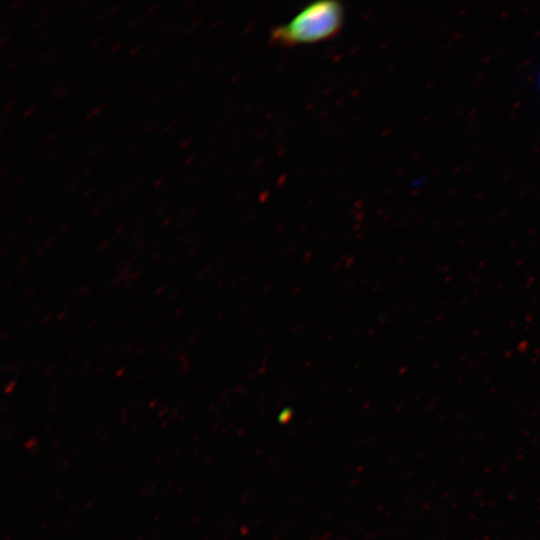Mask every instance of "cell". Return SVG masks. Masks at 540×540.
<instances>
[{"instance_id": "6da1fadb", "label": "cell", "mask_w": 540, "mask_h": 540, "mask_svg": "<svg viewBox=\"0 0 540 540\" xmlns=\"http://www.w3.org/2000/svg\"><path fill=\"white\" fill-rule=\"evenodd\" d=\"M343 22L344 8L339 1H317L304 7L287 23L274 27L269 40L283 47L314 44L335 37Z\"/></svg>"}, {"instance_id": "7a4b0ae2", "label": "cell", "mask_w": 540, "mask_h": 540, "mask_svg": "<svg viewBox=\"0 0 540 540\" xmlns=\"http://www.w3.org/2000/svg\"><path fill=\"white\" fill-rule=\"evenodd\" d=\"M69 93V89L65 85V81L61 82L53 92V98L58 99L65 97Z\"/></svg>"}, {"instance_id": "3957f363", "label": "cell", "mask_w": 540, "mask_h": 540, "mask_svg": "<svg viewBox=\"0 0 540 540\" xmlns=\"http://www.w3.org/2000/svg\"><path fill=\"white\" fill-rule=\"evenodd\" d=\"M51 35V31L49 29H46L42 32H39L36 36H35V40L36 41H44L46 40L47 38H49Z\"/></svg>"}, {"instance_id": "277c9868", "label": "cell", "mask_w": 540, "mask_h": 540, "mask_svg": "<svg viewBox=\"0 0 540 540\" xmlns=\"http://www.w3.org/2000/svg\"><path fill=\"white\" fill-rule=\"evenodd\" d=\"M15 104H16V98L14 97V98L6 105V107L2 110V115H3V116L8 115V114L12 111V109L14 108Z\"/></svg>"}, {"instance_id": "5b68a950", "label": "cell", "mask_w": 540, "mask_h": 540, "mask_svg": "<svg viewBox=\"0 0 540 540\" xmlns=\"http://www.w3.org/2000/svg\"><path fill=\"white\" fill-rule=\"evenodd\" d=\"M52 4H47L38 14L39 19H45L48 16L49 11L52 9Z\"/></svg>"}, {"instance_id": "8992f818", "label": "cell", "mask_w": 540, "mask_h": 540, "mask_svg": "<svg viewBox=\"0 0 540 540\" xmlns=\"http://www.w3.org/2000/svg\"><path fill=\"white\" fill-rule=\"evenodd\" d=\"M104 107V104H100L95 109H93L87 116L86 120H91L94 116H96Z\"/></svg>"}, {"instance_id": "52a82bcc", "label": "cell", "mask_w": 540, "mask_h": 540, "mask_svg": "<svg viewBox=\"0 0 540 540\" xmlns=\"http://www.w3.org/2000/svg\"><path fill=\"white\" fill-rule=\"evenodd\" d=\"M15 19H10L6 22H4L0 28V33H4L5 31H8V29L14 24Z\"/></svg>"}, {"instance_id": "ba28073f", "label": "cell", "mask_w": 540, "mask_h": 540, "mask_svg": "<svg viewBox=\"0 0 540 540\" xmlns=\"http://www.w3.org/2000/svg\"><path fill=\"white\" fill-rule=\"evenodd\" d=\"M163 47H164L163 44H159L156 48H154L151 51L150 56H158L162 52Z\"/></svg>"}, {"instance_id": "9c48e42d", "label": "cell", "mask_w": 540, "mask_h": 540, "mask_svg": "<svg viewBox=\"0 0 540 540\" xmlns=\"http://www.w3.org/2000/svg\"><path fill=\"white\" fill-rule=\"evenodd\" d=\"M174 27L173 25V21H169V22H166L164 24H162L160 27H159V32H164L166 30H168L170 27Z\"/></svg>"}, {"instance_id": "30bf717a", "label": "cell", "mask_w": 540, "mask_h": 540, "mask_svg": "<svg viewBox=\"0 0 540 540\" xmlns=\"http://www.w3.org/2000/svg\"><path fill=\"white\" fill-rule=\"evenodd\" d=\"M132 131V125L131 123H128L122 132V137L125 138L126 136H129Z\"/></svg>"}, {"instance_id": "8fae6325", "label": "cell", "mask_w": 540, "mask_h": 540, "mask_svg": "<svg viewBox=\"0 0 540 540\" xmlns=\"http://www.w3.org/2000/svg\"><path fill=\"white\" fill-rule=\"evenodd\" d=\"M59 57H60V53H59V52L54 53V54L51 55L50 58L48 59V63H49L50 65L56 63L57 60L59 59Z\"/></svg>"}, {"instance_id": "7c38bea8", "label": "cell", "mask_w": 540, "mask_h": 540, "mask_svg": "<svg viewBox=\"0 0 540 540\" xmlns=\"http://www.w3.org/2000/svg\"><path fill=\"white\" fill-rule=\"evenodd\" d=\"M78 183H79V178H75L73 181H71L68 186V191L69 192L74 191Z\"/></svg>"}, {"instance_id": "4fadbf2b", "label": "cell", "mask_w": 540, "mask_h": 540, "mask_svg": "<svg viewBox=\"0 0 540 540\" xmlns=\"http://www.w3.org/2000/svg\"><path fill=\"white\" fill-rule=\"evenodd\" d=\"M142 20H143V18H139V19H134V20L130 21L127 24V28L132 29V28L136 27Z\"/></svg>"}, {"instance_id": "5bb4252c", "label": "cell", "mask_w": 540, "mask_h": 540, "mask_svg": "<svg viewBox=\"0 0 540 540\" xmlns=\"http://www.w3.org/2000/svg\"><path fill=\"white\" fill-rule=\"evenodd\" d=\"M155 126H156V123L151 121V122L144 128L145 133H147V134H148V133H151V132L154 130Z\"/></svg>"}, {"instance_id": "9a60e30c", "label": "cell", "mask_w": 540, "mask_h": 540, "mask_svg": "<svg viewBox=\"0 0 540 540\" xmlns=\"http://www.w3.org/2000/svg\"><path fill=\"white\" fill-rule=\"evenodd\" d=\"M184 87H185V82H184V81H180V82L175 86V92L180 93L181 91L184 90Z\"/></svg>"}, {"instance_id": "2e32d148", "label": "cell", "mask_w": 540, "mask_h": 540, "mask_svg": "<svg viewBox=\"0 0 540 540\" xmlns=\"http://www.w3.org/2000/svg\"><path fill=\"white\" fill-rule=\"evenodd\" d=\"M52 52H53V48H50L49 50L45 51L40 57L41 60L49 59Z\"/></svg>"}, {"instance_id": "e0dca14e", "label": "cell", "mask_w": 540, "mask_h": 540, "mask_svg": "<svg viewBox=\"0 0 540 540\" xmlns=\"http://www.w3.org/2000/svg\"><path fill=\"white\" fill-rule=\"evenodd\" d=\"M57 136H58V132H54V133L50 134V135L46 138L47 143H52V142H54V141L56 140Z\"/></svg>"}, {"instance_id": "ac0fdd59", "label": "cell", "mask_w": 540, "mask_h": 540, "mask_svg": "<svg viewBox=\"0 0 540 540\" xmlns=\"http://www.w3.org/2000/svg\"><path fill=\"white\" fill-rule=\"evenodd\" d=\"M159 45L158 40H153L147 45V50L152 51L154 48H156Z\"/></svg>"}, {"instance_id": "d6986e66", "label": "cell", "mask_w": 540, "mask_h": 540, "mask_svg": "<svg viewBox=\"0 0 540 540\" xmlns=\"http://www.w3.org/2000/svg\"><path fill=\"white\" fill-rule=\"evenodd\" d=\"M27 3L28 2H26V1L18 0V1H15V2L12 3L11 8L15 9V8H18L21 5H24V4H27Z\"/></svg>"}, {"instance_id": "ffe728a7", "label": "cell", "mask_w": 540, "mask_h": 540, "mask_svg": "<svg viewBox=\"0 0 540 540\" xmlns=\"http://www.w3.org/2000/svg\"><path fill=\"white\" fill-rule=\"evenodd\" d=\"M35 105H32L30 106L29 108H27L24 112H23V117H28L29 115L32 114V112L34 111L35 109Z\"/></svg>"}, {"instance_id": "44dd1931", "label": "cell", "mask_w": 540, "mask_h": 540, "mask_svg": "<svg viewBox=\"0 0 540 540\" xmlns=\"http://www.w3.org/2000/svg\"><path fill=\"white\" fill-rule=\"evenodd\" d=\"M122 5H123L122 3H119V4H117V5L113 6V7H111V8L108 10L109 14H114V13H116V12L121 8Z\"/></svg>"}, {"instance_id": "7402d4cb", "label": "cell", "mask_w": 540, "mask_h": 540, "mask_svg": "<svg viewBox=\"0 0 540 540\" xmlns=\"http://www.w3.org/2000/svg\"><path fill=\"white\" fill-rule=\"evenodd\" d=\"M35 53H36V50L31 49V50L27 51V52L24 54L23 58H24V59H29V58L33 57V56L35 55Z\"/></svg>"}, {"instance_id": "603a6c76", "label": "cell", "mask_w": 540, "mask_h": 540, "mask_svg": "<svg viewBox=\"0 0 540 540\" xmlns=\"http://www.w3.org/2000/svg\"><path fill=\"white\" fill-rule=\"evenodd\" d=\"M146 82L145 81H140L135 87H134V91L135 92H139L140 90H142V88H144Z\"/></svg>"}, {"instance_id": "cb8c5ba5", "label": "cell", "mask_w": 540, "mask_h": 540, "mask_svg": "<svg viewBox=\"0 0 540 540\" xmlns=\"http://www.w3.org/2000/svg\"><path fill=\"white\" fill-rule=\"evenodd\" d=\"M101 39H102V37H98V38L92 40L90 42V44H89L90 48L96 47L99 44V42L101 41Z\"/></svg>"}, {"instance_id": "d4e9b609", "label": "cell", "mask_w": 540, "mask_h": 540, "mask_svg": "<svg viewBox=\"0 0 540 540\" xmlns=\"http://www.w3.org/2000/svg\"><path fill=\"white\" fill-rule=\"evenodd\" d=\"M41 154H42V149L37 148V149L34 151V153L32 154V157H33L34 159H37V158H39V157L41 156Z\"/></svg>"}, {"instance_id": "484cf974", "label": "cell", "mask_w": 540, "mask_h": 540, "mask_svg": "<svg viewBox=\"0 0 540 540\" xmlns=\"http://www.w3.org/2000/svg\"><path fill=\"white\" fill-rule=\"evenodd\" d=\"M157 6H158V3H155V4L151 5V6L146 10L145 15L151 14V13L155 10V8H156Z\"/></svg>"}, {"instance_id": "4316f807", "label": "cell", "mask_w": 540, "mask_h": 540, "mask_svg": "<svg viewBox=\"0 0 540 540\" xmlns=\"http://www.w3.org/2000/svg\"><path fill=\"white\" fill-rule=\"evenodd\" d=\"M9 38H10V34H7L4 37H2L0 40V46L4 47V44L8 41Z\"/></svg>"}, {"instance_id": "83f0119b", "label": "cell", "mask_w": 540, "mask_h": 540, "mask_svg": "<svg viewBox=\"0 0 540 540\" xmlns=\"http://www.w3.org/2000/svg\"><path fill=\"white\" fill-rule=\"evenodd\" d=\"M164 176L160 177L158 180H156L153 184L154 187H160L164 181Z\"/></svg>"}, {"instance_id": "f1b7e54d", "label": "cell", "mask_w": 540, "mask_h": 540, "mask_svg": "<svg viewBox=\"0 0 540 540\" xmlns=\"http://www.w3.org/2000/svg\"><path fill=\"white\" fill-rule=\"evenodd\" d=\"M139 48H140V45H137V46L133 47V48L130 50L129 54H128L129 57L135 55V54L138 52Z\"/></svg>"}, {"instance_id": "f546056e", "label": "cell", "mask_w": 540, "mask_h": 540, "mask_svg": "<svg viewBox=\"0 0 540 540\" xmlns=\"http://www.w3.org/2000/svg\"><path fill=\"white\" fill-rule=\"evenodd\" d=\"M122 44H123L122 42L116 43L114 46L111 47V51L112 52L118 51L120 49V47L122 46Z\"/></svg>"}, {"instance_id": "4dcf8cb0", "label": "cell", "mask_w": 540, "mask_h": 540, "mask_svg": "<svg viewBox=\"0 0 540 540\" xmlns=\"http://www.w3.org/2000/svg\"><path fill=\"white\" fill-rule=\"evenodd\" d=\"M103 149V145L98 146L97 148L93 149L92 155L96 156L98 155Z\"/></svg>"}, {"instance_id": "1f68e13d", "label": "cell", "mask_w": 540, "mask_h": 540, "mask_svg": "<svg viewBox=\"0 0 540 540\" xmlns=\"http://www.w3.org/2000/svg\"><path fill=\"white\" fill-rule=\"evenodd\" d=\"M10 165H7L3 168L2 172H1V178H3L4 176H6V174L9 172L10 170Z\"/></svg>"}, {"instance_id": "d6a6232c", "label": "cell", "mask_w": 540, "mask_h": 540, "mask_svg": "<svg viewBox=\"0 0 540 540\" xmlns=\"http://www.w3.org/2000/svg\"><path fill=\"white\" fill-rule=\"evenodd\" d=\"M86 127H87V124H86V123L80 125V126L77 128L76 133H77V134L82 133V132L86 129Z\"/></svg>"}, {"instance_id": "836d02e7", "label": "cell", "mask_w": 540, "mask_h": 540, "mask_svg": "<svg viewBox=\"0 0 540 540\" xmlns=\"http://www.w3.org/2000/svg\"><path fill=\"white\" fill-rule=\"evenodd\" d=\"M139 146H140L139 143L135 144V145L130 149V151H129L130 154H135V153L138 151Z\"/></svg>"}, {"instance_id": "e575fe53", "label": "cell", "mask_w": 540, "mask_h": 540, "mask_svg": "<svg viewBox=\"0 0 540 540\" xmlns=\"http://www.w3.org/2000/svg\"><path fill=\"white\" fill-rule=\"evenodd\" d=\"M93 167H94L93 164H91V165H89L88 167H86L85 170H84V172H83V174H84V175H89L90 172L92 171Z\"/></svg>"}, {"instance_id": "d590c367", "label": "cell", "mask_w": 540, "mask_h": 540, "mask_svg": "<svg viewBox=\"0 0 540 540\" xmlns=\"http://www.w3.org/2000/svg\"><path fill=\"white\" fill-rule=\"evenodd\" d=\"M22 179H23V175H22V174L18 175V176L13 180V184H14V185L19 184V183L21 182Z\"/></svg>"}, {"instance_id": "8d00e7d4", "label": "cell", "mask_w": 540, "mask_h": 540, "mask_svg": "<svg viewBox=\"0 0 540 540\" xmlns=\"http://www.w3.org/2000/svg\"><path fill=\"white\" fill-rule=\"evenodd\" d=\"M176 124V121H171L169 124H167L164 128L165 131H168L170 129H172V127Z\"/></svg>"}, {"instance_id": "74e56055", "label": "cell", "mask_w": 540, "mask_h": 540, "mask_svg": "<svg viewBox=\"0 0 540 540\" xmlns=\"http://www.w3.org/2000/svg\"><path fill=\"white\" fill-rule=\"evenodd\" d=\"M62 151V147L58 148L57 150H55L53 153H52V159H55L56 157H58V155L60 154V152Z\"/></svg>"}, {"instance_id": "f35d334b", "label": "cell", "mask_w": 540, "mask_h": 540, "mask_svg": "<svg viewBox=\"0 0 540 540\" xmlns=\"http://www.w3.org/2000/svg\"><path fill=\"white\" fill-rule=\"evenodd\" d=\"M19 61H20V59L14 60V61L10 64L9 69H10V70L14 69V68L18 65Z\"/></svg>"}, {"instance_id": "ab89813d", "label": "cell", "mask_w": 540, "mask_h": 540, "mask_svg": "<svg viewBox=\"0 0 540 540\" xmlns=\"http://www.w3.org/2000/svg\"><path fill=\"white\" fill-rule=\"evenodd\" d=\"M66 111H67V108L61 109L60 112H59V114L56 116V118H57V119L62 118L63 115H65Z\"/></svg>"}, {"instance_id": "60d3db41", "label": "cell", "mask_w": 540, "mask_h": 540, "mask_svg": "<svg viewBox=\"0 0 540 540\" xmlns=\"http://www.w3.org/2000/svg\"><path fill=\"white\" fill-rule=\"evenodd\" d=\"M162 100H163L162 95L157 94V95L154 96V101H155L156 103H161Z\"/></svg>"}, {"instance_id": "b9f144b4", "label": "cell", "mask_w": 540, "mask_h": 540, "mask_svg": "<svg viewBox=\"0 0 540 540\" xmlns=\"http://www.w3.org/2000/svg\"><path fill=\"white\" fill-rule=\"evenodd\" d=\"M77 166H78V163H74L73 165L68 167L67 172L70 173V172L74 171Z\"/></svg>"}, {"instance_id": "7bdbcfd3", "label": "cell", "mask_w": 540, "mask_h": 540, "mask_svg": "<svg viewBox=\"0 0 540 540\" xmlns=\"http://www.w3.org/2000/svg\"><path fill=\"white\" fill-rule=\"evenodd\" d=\"M112 61H113V58H112V57H108V58H106V59L103 60V64L109 65V64L112 63Z\"/></svg>"}, {"instance_id": "ee69618b", "label": "cell", "mask_w": 540, "mask_h": 540, "mask_svg": "<svg viewBox=\"0 0 540 540\" xmlns=\"http://www.w3.org/2000/svg\"><path fill=\"white\" fill-rule=\"evenodd\" d=\"M536 85H537L538 90L540 91V70L537 74Z\"/></svg>"}, {"instance_id": "f6af8a7d", "label": "cell", "mask_w": 540, "mask_h": 540, "mask_svg": "<svg viewBox=\"0 0 540 540\" xmlns=\"http://www.w3.org/2000/svg\"><path fill=\"white\" fill-rule=\"evenodd\" d=\"M108 14H109L108 11H104V12L99 14L98 19H100V20L104 19Z\"/></svg>"}, {"instance_id": "bcb514c9", "label": "cell", "mask_w": 540, "mask_h": 540, "mask_svg": "<svg viewBox=\"0 0 540 540\" xmlns=\"http://www.w3.org/2000/svg\"><path fill=\"white\" fill-rule=\"evenodd\" d=\"M44 20H45V19H38V20L35 22L34 27H35V28L40 27Z\"/></svg>"}, {"instance_id": "7dc6e473", "label": "cell", "mask_w": 540, "mask_h": 540, "mask_svg": "<svg viewBox=\"0 0 540 540\" xmlns=\"http://www.w3.org/2000/svg\"><path fill=\"white\" fill-rule=\"evenodd\" d=\"M189 142H190V139H187V140H185V141L183 140V141L181 142L180 148H181V149L185 148V147L188 145Z\"/></svg>"}, {"instance_id": "c3c4849f", "label": "cell", "mask_w": 540, "mask_h": 540, "mask_svg": "<svg viewBox=\"0 0 540 540\" xmlns=\"http://www.w3.org/2000/svg\"><path fill=\"white\" fill-rule=\"evenodd\" d=\"M183 25H184V22L182 21V22L177 23L176 25H174L173 28H174V30L177 31V30H179Z\"/></svg>"}, {"instance_id": "681fc988", "label": "cell", "mask_w": 540, "mask_h": 540, "mask_svg": "<svg viewBox=\"0 0 540 540\" xmlns=\"http://www.w3.org/2000/svg\"><path fill=\"white\" fill-rule=\"evenodd\" d=\"M130 184H131V183H129V182L124 183L123 186H122V190H123V191L129 190V188H130V186H131Z\"/></svg>"}, {"instance_id": "f907efd6", "label": "cell", "mask_w": 540, "mask_h": 540, "mask_svg": "<svg viewBox=\"0 0 540 540\" xmlns=\"http://www.w3.org/2000/svg\"><path fill=\"white\" fill-rule=\"evenodd\" d=\"M142 183H143V179L140 178L138 181H135V182L133 183V186H134V187H138V186H140Z\"/></svg>"}, {"instance_id": "816d5d0a", "label": "cell", "mask_w": 540, "mask_h": 540, "mask_svg": "<svg viewBox=\"0 0 540 540\" xmlns=\"http://www.w3.org/2000/svg\"><path fill=\"white\" fill-rule=\"evenodd\" d=\"M93 188H94V186L89 187V188L85 191L84 196L89 195V194L91 193V191L93 190Z\"/></svg>"}, {"instance_id": "f5cc1de1", "label": "cell", "mask_w": 540, "mask_h": 540, "mask_svg": "<svg viewBox=\"0 0 540 540\" xmlns=\"http://www.w3.org/2000/svg\"><path fill=\"white\" fill-rule=\"evenodd\" d=\"M194 159V156H191L189 158H187L184 162L185 165H188L192 160Z\"/></svg>"}, {"instance_id": "db71d44e", "label": "cell", "mask_w": 540, "mask_h": 540, "mask_svg": "<svg viewBox=\"0 0 540 540\" xmlns=\"http://www.w3.org/2000/svg\"><path fill=\"white\" fill-rule=\"evenodd\" d=\"M193 5H194V2H188L185 4V8H190Z\"/></svg>"}, {"instance_id": "11a10c76", "label": "cell", "mask_w": 540, "mask_h": 540, "mask_svg": "<svg viewBox=\"0 0 540 540\" xmlns=\"http://www.w3.org/2000/svg\"><path fill=\"white\" fill-rule=\"evenodd\" d=\"M191 30H192V27H188V28H186V29H185V31H184V34H188V33H190V32H191Z\"/></svg>"}, {"instance_id": "9f6ffc18", "label": "cell", "mask_w": 540, "mask_h": 540, "mask_svg": "<svg viewBox=\"0 0 540 540\" xmlns=\"http://www.w3.org/2000/svg\"><path fill=\"white\" fill-rule=\"evenodd\" d=\"M188 176H189V174H185V175H183V177H182L181 181H182V182L186 181V180H187V178H188Z\"/></svg>"}, {"instance_id": "6f0895ef", "label": "cell", "mask_w": 540, "mask_h": 540, "mask_svg": "<svg viewBox=\"0 0 540 540\" xmlns=\"http://www.w3.org/2000/svg\"><path fill=\"white\" fill-rule=\"evenodd\" d=\"M188 114V111H182L180 117L183 118Z\"/></svg>"}, {"instance_id": "680465c9", "label": "cell", "mask_w": 540, "mask_h": 540, "mask_svg": "<svg viewBox=\"0 0 540 540\" xmlns=\"http://www.w3.org/2000/svg\"><path fill=\"white\" fill-rule=\"evenodd\" d=\"M5 125H6V123H5V122H4V123H2V125H1V127H0V133H2V132H3V130H4V128H5Z\"/></svg>"}, {"instance_id": "91938a15", "label": "cell", "mask_w": 540, "mask_h": 540, "mask_svg": "<svg viewBox=\"0 0 540 540\" xmlns=\"http://www.w3.org/2000/svg\"><path fill=\"white\" fill-rule=\"evenodd\" d=\"M88 3H89V1H88V0H85V1H81V2H80V5L83 6V5H86V4H88Z\"/></svg>"}, {"instance_id": "94428289", "label": "cell", "mask_w": 540, "mask_h": 540, "mask_svg": "<svg viewBox=\"0 0 540 540\" xmlns=\"http://www.w3.org/2000/svg\"><path fill=\"white\" fill-rule=\"evenodd\" d=\"M77 66H75L73 69H71L69 72H68V75H71L72 73H74V71L76 70Z\"/></svg>"}, {"instance_id": "6125c7cd", "label": "cell", "mask_w": 540, "mask_h": 540, "mask_svg": "<svg viewBox=\"0 0 540 540\" xmlns=\"http://www.w3.org/2000/svg\"><path fill=\"white\" fill-rule=\"evenodd\" d=\"M196 62H197V61L191 62L190 65H189V67H190V68L194 67L195 64H196Z\"/></svg>"}, {"instance_id": "be15d7a7", "label": "cell", "mask_w": 540, "mask_h": 540, "mask_svg": "<svg viewBox=\"0 0 540 540\" xmlns=\"http://www.w3.org/2000/svg\"><path fill=\"white\" fill-rule=\"evenodd\" d=\"M128 198H129V196L123 197V201H125V200L128 199Z\"/></svg>"}]
</instances>
